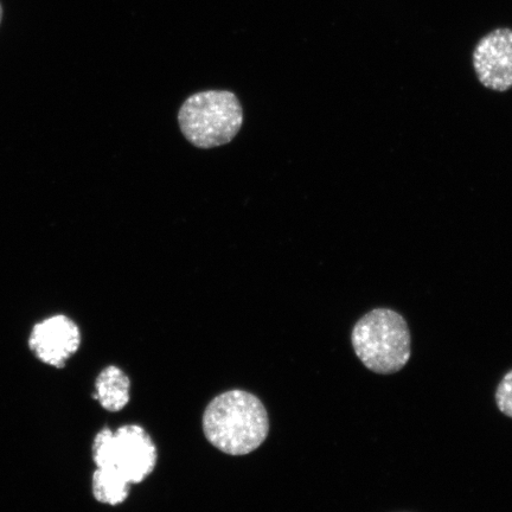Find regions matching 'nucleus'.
<instances>
[{
  "label": "nucleus",
  "instance_id": "nucleus-1",
  "mask_svg": "<svg viewBox=\"0 0 512 512\" xmlns=\"http://www.w3.org/2000/svg\"><path fill=\"white\" fill-rule=\"evenodd\" d=\"M203 430L211 445L230 456L256 450L267 438L270 422L266 408L251 393L230 390L209 403Z\"/></svg>",
  "mask_w": 512,
  "mask_h": 512
},
{
  "label": "nucleus",
  "instance_id": "nucleus-2",
  "mask_svg": "<svg viewBox=\"0 0 512 512\" xmlns=\"http://www.w3.org/2000/svg\"><path fill=\"white\" fill-rule=\"evenodd\" d=\"M351 344L363 366L379 375L399 373L412 356V336L405 317L384 307L357 320Z\"/></svg>",
  "mask_w": 512,
  "mask_h": 512
},
{
  "label": "nucleus",
  "instance_id": "nucleus-3",
  "mask_svg": "<svg viewBox=\"0 0 512 512\" xmlns=\"http://www.w3.org/2000/svg\"><path fill=\"white\" fill-rule=\"evenodd\" d=\"M184 137L200 149L226 145L236 137L243 124L238 99L228 91H206L191 95L178 113Z\"/></svg>",
  "mask_w": 512,
  "mask_h": 512
},
{
  "label": "nucleus",
  "instance_id": "nucleus-4",
  "mask_svg": "<svg viewBox=\"0 0 512 512\" xmlns=\"http://www.w3.org/2000/svg\"><path fill=\"white\" fill-rule=\"evenodd\" d=\"M96 467L112 471L128 484L142 483L155 470L157 448L144 428L120 427L117 432L104 428L94 439Z\"/></svg>",
  "mask_w": 512,
  "mask_h": 512
},
{
  "label": "nucleus",
  "instance_id": "nucleus-5",
  "mask_svg": "<svg viewBox=\"0 0 512 512\" xmlns=\"http://www.w3.org/2000/svg\"><path fill=\"white\" fill-rule=\"evenodd\" d=\"M480 83L495 92L512 88V29L498 28L480 38L472 55Z\"/></svg>",
  "mask_w": 512,
  "mask_h": 512
},
{
  "label": "nucleus",
  "instance_id": "nucleus-6",
  "mask_svg": "<svg viewBox=\"0 0 512 512\" xmlns=\"http://www.w3.org/2000/svg\"><path fill=\"white\" fill-rule=\"evenodd\" d=\"M81 344V334L72 319L54 316L37 323L31 331L29 347L38 360L55 368L66 366Z\"/></svg>",
  "mask_w": 512,
  "mask_h": 512
},
{
  "label": "nucleus",
  "instance_id": "nucleus-7",
  "mask_svg": "<svg viewBox=\"0 0 512 512\" xmlns=\"http://www.w3.org/2000/svg\"><path fill=\"white\" fill-rule=\"evenodd\" d=\"M94 399L110 412H119L130 402V379L123 370L108 367L101 371L95 382Z\"/></svg>",
  "mask_w": 512,
  "mask_h": 512
},
{
  "label": "nucleus",
  "instance_id": "nucleus-8",
  "mask_svg": "<svg viewBox=\"0 0 512 512\" xmlns=\"http://www.w3.org/2000/svg\"><path fill=\"white\" fill-rule=\"evenodd\" d=\"M130 492V484L112 471L96 469L93 475V494L100 503L118 505L124 503Z\"/></svg>",
  "mask_w": 512,
  "mask_h": 512
},
{
  "label": "nucleus",
  "instance_id": "nucleus-9",
  "mask_svg": "<svg viewBox=\"0 0 512 512\" xmlns=\"http://www.w3.org/2000/svg\"><path fill=\"white\" fill-rule=\"evenodd\" d=\"M495 401L499 412L512 419V369L499 381Z\"/></svg>",
  "mask_w": 512,
  "mask_h": 512
},
{
  "label": "nucleus",
  "instance_id": "nucleus-10",
  "mask_svg": "<svg viewBox=\"0 0 512 512\" xmlns=\"http://www.w3.org/2000/svg\"><path fill=\"white\" fill-rule=\"evenodd\" d=\"M3 16H4V9H3L2 2H0V25H2Z\"/></svg>",
  "mask_w": 512,
  "mask_h": 512
}]
</instances>
